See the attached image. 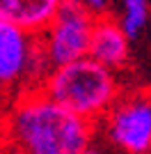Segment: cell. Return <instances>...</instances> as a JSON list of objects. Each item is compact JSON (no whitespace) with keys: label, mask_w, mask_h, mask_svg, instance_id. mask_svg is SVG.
Instances as JSON below:
<instances>
[{"label":"cell","mask_w":151,"mask_h":154,"mask_svg":"<svg viewBox=\"0 0 151 154\" xmlns=\"http://www.w3.org/2000/svg\"><path fill=\"white\" fill-rule=\"evenodd\" d=\"M7 117H9V108H7V103H5V97H2V92H0V134H5Z\"/></svg>","instance_id":"cell-10"},{"label":"cell","mask_w":151,"mask_h":154,"mask_svg":"<svg viewBox=\"0 0 151 154\" xmlns=\"http://www.w3.org/2000/svg\"><path fill=\"white\" fill-rule=\"evenodd\" d=\"M124 14H121V28L128 35V39H138L144 32L147 23H149V0H121Z\"/></svg>","instance_id":"cell-8"},{"label":"cell","mask_w":151,"mask_h":154,"mask_svg":"<svg viewBox=\"0 0 151 154\" xmlns=\"http://www.w3.org/2000/svg\"><path fill=\"white\" fill-rule=\"evenodd\" d=\"M94 21L96 19L78 0H64L62 2L55 19L39 35L44 55L53 69L89 55Z\"/></svg>","instance_id":"cell-4"},{"label":"cell","mask_w":151,"mask_h":154,"mask_svg":"<svg viewBox=\"0 0 151 154\" xmlns=\"http://www.w3.org/2000/svg\"><path fill=\"white\" fill-rule=\"evenodd\" d=\"M64 0H0V19L41 35Z\"/></svg>","instance_id":"cell-7"},{"label":"cell","mask_w":151,"mask_h":154,"mask_svg":"<svg viewBox=\"0 0 151 154\" xmlns=\"http://www.w3.org/2000/svg\"><path fill=\"white\" fill-rule=\"evenodd\" d=\"M105 138L121 154H151V99L142 92L119 97L105 113Z\"/></svg>","instance_id":"cell-5"},{"label":"cell","mask_w":151,"mask_h":154,"mask_svg":"<svg viewBox=\"0 0 151 154\" xmlns=\"http://www.w3.org/2000/svg\"><path fill=\"white\" fill-rule=\"evenodd\" d=\"M85 154H108V152H105V149H101V147H94V145H92V147H89Z\"/></svg>","instance_id":"cell-11"},{"label":"cell","mask_w":151,"mask_h":154,"mask_svg":"<svg viewBox=\"0 0 151 154\" xmlns=\"http://www.w3.org/2000/svg\"><path fill=\"white\" fill-rule=\"evenodd\" d=\"M41 90L89 122L103 120L121 97L114 69L94 60L92 55L50 69Z\"/></svg>","instance_id":"cell-2"},{"label":"cell","mask_w":151,"mask_h":154,"mask_svg":"<svg viewBox=\"0 0 151 154\" xmlns=\"http://www.w3.org/2000/svg\"><path fill=\"white\" fill-rule=\"evenodd\" d=\"M128 44L131 39L124 32L119 21H112L108 16H101L94 21L92 46H89V55L94 60L103 62L110 69H119L128 60Z\"/></svg>","instance_id":"cell-6"},{"label":"cell","mask_w":151,"mask_h":154,"mask_svg":"<svg viewBox=\"0 0 151 154\" xmlns=\"http://www.w3.org/2000/svg\"><path fill=\"white\" fill-rule=\"evenodd\" d=\"M50 69L39 35L0 19V92L41 90Z\"/></svg>","instance_id":"cell-3"},{"label":"cell","mask_w":151,"mask_h":154,"mask_svg":"<svg viewBox=\"0 0 151 154\" xmlns=\"http://www.w3.org/2000/svg\"><path fill=\"white\" fill-rule=\"evenodd\" d=\"M85 9H87L94 19H101V16H105L108 12V5H110V0H78Z\"/></svg>","instance_id":"cell-9"},{"label":"cell","mask_w":151,"mask_h":154,"mask_svg":"<svg viewBox=\"0 0 151 154\" xmlns=\"http://www.w3.org/2000/svg\"><path fill=\"white\" fill-rule=\"evenodd\" d=\"M16 154H85L94 122L76 115L44 90H28L9 108L2 134Z\"/></svg>","instance_id":"cell-1"}]
</instances>
